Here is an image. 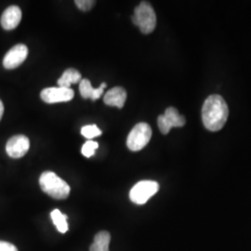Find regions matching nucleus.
Wrapping results in <instances>:
<instances>
[{
  "label": "nucleus",
  "instance_id": "obj_1",
  "mask_svg": "<svg viewBox=\"0 0 251 251\" xmlns=\"http://www.w3.org/2000/svg\"><path fill=\"white\" fill-rule=\"evenodd\" d=\"M229 108L225 99L220 95H210L202 108V120L209 131L221 130L228 119Z\"/></svg>",
  "mask_w": 251,
  "mask_h": 251
},
{
  "label": "nucleus",
  "instance_id": "obj_2",
  "mask_svg": "<svg viewBox=\"0 0 251 251\" xmlns=\"http://www.w3.org/2000/svg\"><path fill=\"white\" fill-rule=\"evenodd\" d=\"M39 184L42 191L54 199H66L71 191L68 183L51 171H45L40 175Z\"/></svg>",
  "mask_w": 251,
  "mask_h": 251
},
{
  "label": "nucleus",
  "instance_id": "obj_3",
  "mask_svg": "<svg viewBox=\"0 0 251 251\" xmlns=\"http://www.w3.org/2000/svg\"><path fill=\"white\" fill-rule=\"evenodd\" d=\"M131 20L145 35L151 34L156 26V15L149 2L144 1L136 7Z\"/></svg>",
  "mask_w": 251,
  "mask_h": 251
},
{
  "label": "nucleus",
  "instance_id": "obj_4",
  "mask_svg": "<svg viewBox=\"0 0 251 251\" xmlns=\"http://www.w3.org/2000/svg\"><path fill=\"white\" fill-rule=\"evenodd\" d=\"M152 137V128L147 123H139L135 126L127 136L126 145L132 152H138L148 144Z\"/></svg>",
  "mask_w": 251,
  "mask_h": 251
},
{
  "label": "nucleus",
  "instance_id": "obj_5",
  "mask_svg": "<svg viewBox=\"0 0 251 251\" xmlns=\"http://www.w3.org/2000/svg\"><path fill=\"white\" fill-rule=\"evenodd\" d=\"M159 190V185L153 180H142L135 184L129 193L130 200L137 205H144Z\"/></svg>",
  "mask_w": 251,
  "mask_h": 251
},
{
  "label": "nucleus",
  "instance_id": "obj_6",
  "mask_svg": "<svg viewBox=\"0 0 251 251\" xmlns=\"http://www.w3.org/2000/svg\"><path fill=\"white\" fill-rule=\"evenodd\" d=\"M186 120L183 116L179 115L176 108L169 107L165 111V114L157 118V125L163 134H168L172 127L183 126Z\"/></svg>",
  "mask_w": 251,
  "mask_h": 251
},
{
  "label": "nucleus",
  "instance_id": "obj_7",
  "mask_svg": "<svg viewBox=\"0 0 251 251\" xmlns=\"http://www.w3.org/2000/svg\"><path fill=\"white\" fill-rule=\"evenodd\" d=\"M28 55V48L24 44L12 47L6 53L3 59V65L6 69L12 70L19 67L26 60Z\"/></svg>",
  "mask_w": 251,
  "mask_h": 251
},
{
  "label": "nucleus",
  "instance_id": "obj_8",
  "mask_svg": "<svg viewBox=\"0 0 251 251\" xmlns=\"http://www.w3.org/2000/svg\"><path fill=\"white\" fill-rule=\"evenodd\" d=\"M30 147V141L25 135H16L9 139L6 151L12 158H21L26 154Z\"/></svg>",
  "mask_w": 251,
  "mask_h": 251
},
{
  "label": "nucleus",
  "instance_id": "obj_9",
  "mask_svg": "<svg viewBox=\"0 0 251 251\" xmlns=\"http://www.w3.org/2000/svg\"><path fill=\"white\" fill-rule=\"evenodd\" d=\"M75 92L72 89L64 88H47L41 91L40 97L47 103H56L69 101L74 98Z\"/></svg>",
  "mask_w": 251,
  "mask_h": 251
},
{
  "label": "nucleus",
  "instance_id": "obj_10",
  "mask_svg": "<svg viewBox=\"0 0 251 251\" xmlns=\"http://www.w3.org/2000/svg\"><path fill=\"white\" fill-rule=\"evenodd\" d=\"M22 20V10L18 6H10L5 9L1 16V26L5 30H13L18 26Z\"/></svg>",
  "mask_w": 251,
  "mask_h": 251
},
{
  "label": "nucleus",
  "instance_id": "obj_11",
  "mask_svg": "<svg viewBox=\"0 0 251 251\" xmlns=\"http://www.w3.org/2000/svg\"><path fill=\"white\" fill-rule=\"evenodd\" d=\"M126 100V91L122 87H115L111 90H108L106 94L104 95L103 101L105 104L109 106H116V107H124Z\"/></svg>",
  "mask_w": 251,
  "mask_h": 251
},
{
  "label": "nucleus",
  "instance_id": "obj_12",
  "mask_svg": "<svg viewBox=\"0 0 251 251\" xmlns=\"http://www.w3.org/2000/svg\"><path fill=\"white\" fill-rule=\"evenodd\" d=\"M106 88V83H102L98 89H94L91 86V83L89 79L85 78L82 79L79 83V90H80L81 96L83 99H90L92 100H96L99 99L102 95L103 90Z\"/></svg>",
  "mask_w": 251,
  "mask_h": 251
},
{
  "label": "nucleus",
  "instance_id": "obj_13",
  "mask_svg": "<svg viewBox=\"0 0 251 251\" xmlns=\"http://www.w3.org/2000/svg\"><path fill=\"white\" fill-rule=\"evenodd\" d=\"M82 80L81 74L75 69H67L63 72V75L58 80V86L64 89H71V85L80 83Z\"/></svg>",
  "mask_w": 251,
  "mask_h": 251
},
{
  "label": "nucleus",
  "instance_id": "obj_14",
  "mask_svg": "<svg viewBox=\"0 0 251 251\" xmlns=\"http://www.w3.org/2000/svg\"><path fill=\"white\" fill-rule=\"evenodd\" d=\"M111 235L106 231H100L94 237V242L90 246V251H109Z\"/></svg>",
  "mask_w": 251,
  "mask_h": 251
},
{
  "label": "nucleus",
  "instance_id": "obj_15",
  "mask_svg": "<svg viewBox=\"0 0 251 251\" xmlns=\"http://www.w3.org/2000/svg\"><path fill=\"white\" fill-rule=\"evenodd\" d=\"M50 216H51L54 225L57 227L60 233H65L68 231L67 215L63 214L59 209H54Z\"/></svg>",
  "mask_w": 251,
  "mask_h": 251
},
{
  "label": "nucleus",
  "instance_id": "obj_16",
  "mask_svg": "<svg viewBox=\"0 0 251 251\" xmlns=\"http://www.w3.org/2000/svg\"><path fill=\"white\" fill-rule=\"evenodd\" d=\"M81 134L87 139H92L101 135V130L96 125L85 126L81 129Z\"/></svg>",
  "mask_w": 251,
  "mask_h": 251
},
{
  "label": "nucleus",
  "instance_id": "obj_17",
  "mask_svg": "<svg viewBox=\"0 0 251 251\" xmlns=\"http://www.w3.org/2000/svg\"><path fill=\"white\" fill-rule=\"evenodd\" d=\"M98 147H99L98 143L94 141H88L82 147V153L86 157H90L95 153V151Z\"/></svg>",
  "mask_w": 251,
  "mask_h": 251
},
{
  "label": "nucleus",
  "instance_id": "obj_18",
  "mask_svg": "<svg viewBox=\"0 0 251 251\" xmlns=\"http://www.w3.org/2000/svg\"><path fill=\"white\" fill-rule=\"evenodd\" d=\"M75 5L77 6L78 9L83 10V11H89L90 9H92L96 3V1L92 0H76L75 1Z\"/></svg>",
  "mask_w": 251,
  "mask_h": 251
},
{
  "label": "nucleus",
  "instance_id": "obj_19",
  "mask_svg": "<svg viewBox=\"0 0 251 251\" xmlns=\"http://www.w3.org/2000/svg\"><path fill=\"white\" fill-rule=\"evenodd\" d=\"M0 251H18V249L10 243L0 241Z\"/></svg>",
  "mask_w": 251,
  "mask_h": 251
},
{
  "label": "nucleus",
  "instance_id": "obj_20",
  "mask_svg": "<svg viewBox=\"0 0 251 251\" xmlns=\"http://www.w3.org/2000/svg\"><path fill=\"white\" fill-rule=\"evenodd\" d=\"M3 114H4V105H3L2 100H0V120H1V118L3 117Z\"/></svg>",
  "mask_w": 251,
  "mask_h": 251
}]
</instances>
